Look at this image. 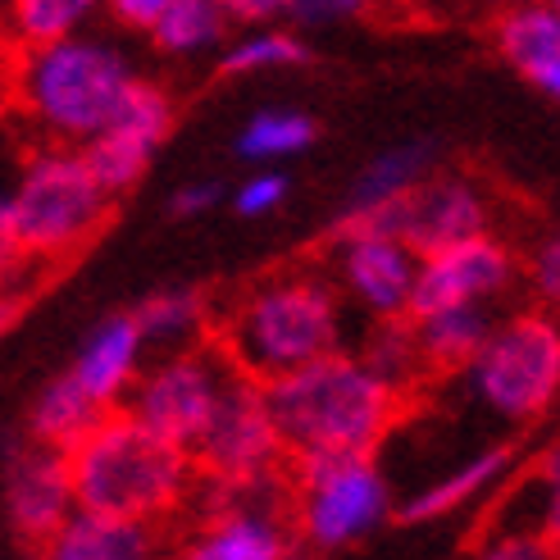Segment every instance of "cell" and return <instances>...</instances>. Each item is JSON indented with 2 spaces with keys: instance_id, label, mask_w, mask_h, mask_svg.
I'll return each instance as SVG.
<instances>
[{
  "instance_id": "obj_32",
  "label": "cell",
  "mask_w": 560,
  "mask_h": 560,
  "mask_svg": "<svg viewBox=\"0 0 560 560\" xmlns=\"http://www.w3.org/2000/svg\"><path fill=\"white\" fill-rule=\"evenodd\" d=\"M223 201V183L214 178H201V183H187L174 191V201H170V214L174 219H196V214H206Z\"/></svg>"
},
{
  "instance_id": "obj_30",
  "label": "cell",
  "mask_w": 560,
  "mask_h": 560,
  "mask_svg": "<svg viewBox=\"0 0 560 560\" xmlns=\"http://www.w3.org/2000/svg\"><path fill=\"white\" fill-rule=\"evenodd\" d=\"M524 273H528V283H534L538 301L556 305V296H560V242L556 237H538V246H534V256H528Z\"/></svg>"
},
{
  "instance_id": "obj_29",
  "label": "cell",
  "mask_w": 560,
  "mask_h": 560,
  "mask_svg": "<svg viewBox=\"0 0 560 560\" xmlns=\"http://www.w3.org/2000/svg\"><path fill=\"white\" fill-rule=\"evenodd\" d=\"M288 174H278V170H260V174H250L237 191H233V210L242 219H260V214H273L278 206L288 201Z\"/></svg>"
},
{
  "instance_id": "obj_24",
  "label": "cell",
  "mask_w": 560,
  "mask_h": 560,
  "mask_svg": "<svg viewBox=\"0 0 560 560\" xmlns=\"http://www.w3.org/2000/svg\"><path fill=\"white\" fill-rule=\"evenodd\" d=\"M315 137H319V124L305 109L269 105V109H256L246 119V128L237 132V155L242 160H288V155L311 151Z\"/></svg>"
},
{
  "instance_id": "obj_4",
  "label": "cell",
  "mask_w": 560,
  "mask_h": 560,
  "mask_svg": "<svg viewBox=\"0 0 560 560\" xmlns=\"http://www.w3.org/2000/svg\"><path fill=\"white\" fill-rule=\"evenodd\" d=\"M132 82L137 73L124 60V50L78 33L69 42L27 50L14 78V92L27 105V115L46 124L55 137L88 147L119 115Z\"/></svg>"
},
{
  "instance_id": "obj_1",
  "label": "cell",
  "mask_w": 560,
  "mask_h": 560,
  "mask_svg": "<svg viewBox=\"0 0 560 560\" xmlns=\"http://www.w3.org/2000/svg\"><path fill=\"white\" fill-rule=\"evenodd\" d=\"M406 397L383 387L355 355L332 351L283 378L265 383V410L283 442L288 465L332 460V456H374L392 433Z\"/></svg>"
},
{
  "instance_id": "obj_28",
  "label": "cell",
  "mask_w": 560,
  "mask_h": 560,
  "mask_svg": "<svg viewBox=\"0 0 560 560\" xmlns=\"http://www.w3.org/2000/svg\"><path fill=\"white\" fill-rule=\"evenodd\" d=\"M88 14H92L88 0H19L10 10V23L27 50H42V46L78 37V27L88 23Z\"/></svg>"
},
{
  "instance_id": "obj_23",
  "label": "cell",
  "mask_w": 560,
  "mask_h": 560,
  "mask_svg": "<svg viewBox=\"0 0 560 560\" xmlns=\"http://www.w3.org/2000/svg\"><path fill=\"white\" fill-rule=\"evenodd\" d=\"M147 37L164 55L196 60V55L223 46V37H229V10L214 5V0H164Z\"/></svg>"
},
{
  "instance_id": "obj_15",
  "label": "cell",
  "mask_w": 560,
  "mask_h": 560,
  "mask_svg": "<svg viewBox=\"0 0 560 560\" xmlns=\"http://www.w3.org/2000/svg\"><path fill=\"white\" fill-rule=\"evenodd\" d=\"M142 351L147 342L137 332L132 315H109L88 332V342L78 347L73 365L65 374L78 383L82 397L109 415V410H124L132 383L142 378Z\"/></svg>"
},
{
  "instance_id": "obj_5",
  "label": "cell",
  "mask_w": 560,
  "mask_h": 560,
  "mask_svg": "<svg viewBox=\"0 0 560 560\" xmlns=\"http://www.w3.org/2000/svg\"><path fill=\"white\" fill-rule=\"evenodd\" d=\"M5 201L27 260H69L105 229L109 206H115L96 187L78 151L33 155Z\"/></svg>"
},
{
  "instance_id": "obj_19",
  "label": "cell",
  "mask_w": 560,
  "mask_h": 560,
  "mask_svg": "<svg viewBox=\"0 0 560 560\" xmlns=\"http://www.w3.org/2000/svg\"><path fill=\"white\" fill-rule=\"evenodd\" d=\"M415 351L424 374H460L479 360L483 342L492 338L497 315L492 305H456L429 319H415Z\"/></svg>"
},
{
  "instance_id": "obj_36",
  "label": "cell",
  "mask_w": 560,
  "mask_h": 560,
  "mask_svg": "<svg viewBox=\"0 0 560 560\" xmlns=\"http://www.w3.org/2000/svg\"><path fill=\"white\" fill-rule=\"evenodd\" d=\"M23 311H27V292H5L0 296V338L23 319Z\"/></svg>"
},
{
  "instance_id": "obj_31",
  "label": "cell",
  "mask_w": 560,
  "mask_h": 560,
  "mask_svg": "<svg viewBox=\"0 0 560 560\" xmlns=\"http://www.w3.org/2000/svg\"><path fill=\"white\" fill-rule=\"evenodd\" d=\"M479 560H556V551L547 534H501L479 551Z\"/></svg>"
},
{
  "instance_id": "obj_27",
  "label": "cell",
  "mask_w": 560,
  "mask_h": 560,
  "mask_svg": "<svg viewBox=\"0 0 560 560\" xmlns=\"http://www.w3.org/2000/svg\"><path fill=\"white\" fill-rule=\"evenodd\" d=\"M296 65H311V46H305L296 33H283V27H260V33L233 42L219 55V73H229V78L296 69Z\"/></svg>"
},
{
  "instance_id": "obj_20",
  "label": "cell",
  "mask_w": 560,
  "mask_h": 560,
  "mask_svg": "<svg viewBox=\"0 0 560 560\" xmlns=\"http://www.w3.org/2000/svg\"><path fill=\"white\" fill-rule=\"evenodd\" d=\"M433 164H438V147H433V142H401V147L383 151V155L370 160L365 170H360V178L351 183L338 219L378 210V206H387V201H397V196L415 191L419 183L433 174Z\"/></svg>"
},
{
  "instance_id": "obj_16",
  "label": "cell",
  "mask_w": 560,
  "mask_h": 560,
  "mask_svg": "<svg viewBox=\"0 0 560 560\" xmlns=\"http://www.w3.org/2000/svg\"><path fill=\"white\" fill-rule=\"evenodd\" d=\"M288 551H296V538L283 520V501H237L214 506L183 560H283Z\"/></svg>"
},
{
  "instance_id": "obj_3",
  "label": "cell",
  "mask_w": 560,
  "mask_h": 560,
  "mask_svg": "<svg viewBox=\"0 0 560 560\" xmlns=\"http://www.w3.org/2000/svg\"><path fill=\"white\" fill-rule=\"evenodd\" d=\"M219 351L233 370L256 378L260 387L311 365V360L342 351L338 292L319 273L265 278L233 305Z\"/></svg>"
},
{
  "instance_id": "obj_14",
  "label": "cell",
  "mask_w": 560,
  "mask_h": 560,
  "mask_svg": "<svg viewBox=\"0 0 560 560\" xmlns=\"http://www.w3.org/2000/svg\"><path fill=\"white\" fill-rule=\"evenodd\" d=\"M332 246H338V278L360 311L374 324L406 319L415 269H419L410 250L392 237H347Z\"/></svg>"
},
{
  "instance_id": "obj_6",
  "label": "cell",
  "mask_w": 560,
  "mask_h": 560,
  "mask_svg": "<svg viewBox=\"0 0 560 560\" xmlns=\"http://www.w3.org/2000/svg\"><path fill=\"white\" fill-rule=\"evenodd\" d=\"M288 515L292 538L305 551H338L392 515V488L374 456H332V460H296L288 465Z\"/></svg>"
},
{
  "instance_id": "obj_21",
  "label": "cell",
  "mask_w": 560,
  "mask_h": 560,
  "mask_svg": "<svg viewBox=\"0 0 560 560\" xmlns=\"http://www.w3.org/2000/svg\"><path fill=\"white\" fill-rule=\"evenodd\" d=\"M101 419H105V410L82 397L69 374H60V378H50L42 387V397L33 401V415H27V442L69 456L73 446L101 424Z\"/></svg>"
},
{
  "instance_id": "obj_13",
  "label": "cell",
  "mask_w": 560,
  "mask_h": 560,
  "mask_svg": "<svg viewBox=\"0 0 560 560\" xmlns=\"http://www.w3.org/2000/svg\"><path fill=\"white\" fill-rule=\"evenodd\" d=\"M73 515V488H69V465L60 452L46 446H19L5 465V520L14 538L27 547H42L55 528Z\"/></svg>"
},
{
  "instance_id": "obj_34",
  "label": "cell",
  "mask_w": 560,
  "mask_h": 560,
  "mask_svg": "<svg viewBox=\"0 0 560 560\" xmlns=\"http://www.w3.org/2000/svg\"><path fill=\"white\" fill-rule=\"evenodd\" d=\"M27 265L23 246L14 237V223H10V201L0 196V283H10V278H19V269Z\"/></svg>"
},
{
  "instance_id": "obj_35",
  "label": "cell",
  "mask_w": 560,
  "mask_h": 560,
  "mask_svg": "<svg viewBox=\"0 0 560 560\" xmlns=\"http://www.w3.org/2000/svg\"><path fill=\"white\" fill-rule=\"evenodd\" d=\"M160 5H164V0H119L115 19L128 23V27H137V33H151V23L160 19Z\"/></svg>"
},
{
  "instance_id": "obj_33",
  "label": "cell",
  "mask_w": 560,
  "mask_h": 560,
  "mask_svg": "<svg viewBox=\"0 0 560 560\" xmlns=\"http://www.w3.org/2000/svg\"><path fill=\"white\" fill-rule=\"evenodd\" d=\"M278 14H288L296 23H332V19L360 14V5H351V0H292V5H278Z\"/></svg>"
},
{
  "instance_id": "obj_37",
  "label": "cell",
  "mask_w": 560,
  "mask_h": 560,
  "mask_svg": "<svg viewBox=\"0 0 560 560\" xmlns=\"http://www.w3.org/2000/svg\"><path fill=\"white\" fill-rule=\"evenodd\" d=\"M283 560H311V551H305V547H296V551H288Z\"/></svg>"
},
{
  "instance_id": "obj_2",
  "label": "cell",
  "mask_w": 560,
  "mask_h": 560,
  "mask_svg": "<svg viewBox=\"0 0 560 560\" xmlns=\"http://www.w3.org/2000/svg\"><path fill=\"white\" fill-rule=\"evenodd\" d=\"M65 465L73 511L147 528L155 520H170L196 479L187 452L147 433L128 410H109L65 456Z\"/></svg>"
},
{
  "instance_id": "obj_17",
  "label": "cell",
  "mask_w": 560,
  "mask_h": 560,
  "mask_svg": "<svg viewBox=\"0 0 560 560\" xmlns=\"http://www.w3.org/2000/svg\"><path fill=\"white\" fill-rule=\"evenodd\" d=\"M492 46L528 88L560 96V10L556 5H520L492 23Z\"/></svg>"
},
{
  "instance_id": "obj_22",
  "label": "cell",
  "mask_w": 560,
  "mask_h": 560,
  "mask_svg": "<svg viewBox=\"0 0 560 560\" xmlns=\"http://www.w3.org/2000/svg\"><path fill=\"white\" fill-rule=\"evenodd\" d=\"M511 452H515V446H488V452H479L474 460H465L460 469H452L446 479L419 488V492L406 501V506H401V524H433V520H442V515L460 511L465 501L483 497V492L501 479V474L511 469Z\"/></svg>"
},
{
  "instance_id": "obj_12",
  "label": "cell",
  "mask_w": 560,
  "mask_h": 560,
  "mask_svg": "<svg viewBox=\"0 0 560 560\" xmlns=\"http://www.w3.org/2000/svg\"><path fill=\"white\" fill-rule=\"evenodd\" d=\"M515 283V256L501 237H474L452 250L419 260L415 288H410V311L406 319H429L456 305H488Z\"/></svg>"
},
{
  "instance_id": "obj_18",
  "label": "cell",
  "mask_w": 560,
  "mask_h": 560,
  "mask_svg": "<svg viewBox=\"0 0 560 560\" xmlns=\"http://www.w3.org/2000/svg\"><path fill=\"white\" fill-rule=\"evenodd\" d=\"M37 560H155V528L73 511L37 547Z\"/></svg>"
},
{
  "instance_id": "obj_7",
  "label": "cell",
  "mask_w": 560,
  "mask_h": 560,
  "mask_svg": "<svg viewBox=\"0 0 560 560\" xmlns=\"http://www.w3.org/2000/svg\"><path fill=\"white\" fill-rule=\"evenodd\" d=\"M191 474L214 488V497H233L250 488H269L288 479L283 442L273 433V419L265 410V387L229 365L223 392L214 401L210 424L191 442Z\"/></svg>"
},
{
  "instance_id": "obj_10",
  "label": "cell",
  "mask_w": 560,
  "mask_h": 560,
  "mask_svg": "<svg viewBox=\"0 0 560 560\" xmlns=\"http://www.w3.org/2000/svg\"><path fill=\"white\" fill-rule=\"evenodd\" d=\"M223 378H229V360H223L219 347H187L137 378L124 410L160 442L191 452V442L201 438V429L214 415Z\"/></svg>"
},
{
  "instance_id": "obj_26",
  "label": "cell",
  "mask_w": 560,
  "mask_h": 560,
  "mask_svg": "<svg viewBox=\"0 0 560 560\" xmlns=\"http://www.w3.org/2000/svg\"><path fill=\"white\" fill-rule=\"evenodd\" d=\"M383 387H392L397 397L424 378V365H419V351H415V328L410 319H392V324H374V332L365 338V351L355 355Z\"/></svg>"
},
{
  "instance_id": "obj_38",
  "label": "cell",
  "mask_w": 560,
  "mask_h": 560,
  "mask_svg": "<svg viewBox=\"0 0 560 560\" xmlns=\"http://www.w3.org/2000/svg\"><path fill=\"white\" fill-rule=\"evenodd\" d=\"M0 105H5V82H0Z\"/></svg>"
},
{
  "instance_id": "obj_25",
  "label": "cell",
  "mask_w": 560,
  "mask_h": 560,
  "mask_svg": "<svg viewBox=\"0 0 560 560\" xmlns=\"http://www.w3.org/2000/svg\"><path fill=\"white\" fill-rule=\"evenodd\" d=\"M128 315L142 332V342H191L210 324V301L196 288H164Z\"/></svg>"
},
{
  "instance_id": "obj_8",
  "label": "cell",
  "mask_w": 560,
  "mask_h": 560,
  "mask_svg": "<svg viewBox=\"0 0 560 560\" xmlns=\"http://www.w3.org/2000/svg\"><path fill=\"white\" fill-rule=\"evenodd\" d=\"M492 233V201L483 196L479 183L460 174H429L415 191L397 196L378 210L332 219L328 237H392L401 242L415 260H429L438 250H452L460 242L488 237Z\"/></svg>"
},
{
  "instance_id": "obj_9",
  "label": "cell",
  "mask_w": 560,
  "mask_h": 560,
  "mask_svg": "<svg viewBox=\"0 0 560 560\" xmlns=\"http://www.w3.org/2000/svg\"><path fill=\"white\" fill-rule=\"evenodd\" d=\"M474 392L497 410L528 424L551 410L560 387V328L542 311H520L497 319L492 338L483 342L479 360L469 365Z\"/></svg>"
},
{
  "instance_id": "obj_11",
  "label": "cell",
  "mask_w": 560,
  "mask_h": 560,
  "mask_svg": "<svg viewBox=\"0 0 560 560\" xmlns=\"http://www.w3.org/2000/svg\"><path fill=\"white\" fill-rule=\"evenodd\" d=\"M174 119H178L174 96L164 92L160 82L137 78L119 105V115L109 119V128L101 137H92L88 147H78L88 174L96 178V187L109 201L142 183V174L151 170V155L164 147V137L174 132Z\"/></svg>"
}]
</instances>
